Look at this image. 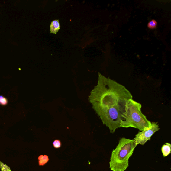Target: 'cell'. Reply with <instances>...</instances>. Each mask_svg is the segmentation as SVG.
I'll list each match as a JSON object with an SVG mask.
<instances>
[{
	"mask_svg": "<svg viewBox=\"0 0 171 171\" xmlns=\"http://www.w3.org/2000/svg\"><path fill=\"white\" fill-rule=\"evenodd\" d=\"M161 151L164 157L168 156L170 153L171 151V145L170 143H166L161 147Z\"/></svg>",
	"mask_w": 171,
	"mask_h": 171,
	"instance_id": "52a82bcc",
	"label": "cell"
},
{
	"mask_svg": "<svg viewBox=\"0 0 171 171\" xmlns=\"http://www.w3.org/2000/svg\"><path fill=\"white\" fill-rule=\"evenodd\" d=\"M60 28V24L58 20L53 21L50 25V33L56 34Z\"/></svg>",
	"mask_w": 171,
	"mask_h": 171,
	"instance_id": "8992f818",
	"label": "cell"
},
{
	"mask_svg": "<svg viewBox=\"0 0 171 171\" xmlns=\"http://www.w3.org/2000/svg\"><path fill=\"white\" fill-rule=\"evenodd\" d=\"M142 105L132 99L126 103V112L122 117L120 127L125 128L132 127L142 131L145 128H150L151 122L142 113Z\"/></svg>",
	"mask_w": 171,
	"mask_h": 171,
	"instance_id": "3957f363",
	"label": "cell"
},
{
	"mask_svg": "<svg viewBox=\"0 0 171 171\" xmlns=\"http://www.w3.org/2000/svg\"><path fill=\"white\" fill-rule=\"evenodd\" d=\"M157 23L156 20H153L150 21L147 24V27L150 29H156L157 27Z\"/></svg>",
	"mask_w": 171,
	"mask_h": 171,
	"instance_id": "9c48e42d",
	"label": "cell"
},
{
	"mask_svg": "<svg viewBox=\"0 0 171 171\" xmlns=\"http://www.w3.org/2000/svg\"><path fill=\"white\" fill-rule=\"evenodd\" d=\"M8 100L6 98L0 96V104L3 106L7 105L8 103Z\"/></svg>",
	"mask_w": 171,
	"mask_h": 171,
	"instance_id": "8fae6325",
	"label": "cell"
},
{
	"mask_svg": "<svg viewBox=\"0 0 171 171\" xmlns=\"http://www.w3.org/2000/svg\"><path fill=\"white\" fill-rule=\"evenodd\" d=\"M0 167L2 171H11L10 168L0 161Z\"/></svg>",
	"mask_w": 171,
	"mask_h": 171,
	"instance_id": "30bf717a",
	"label": "cell"
},
{
	"mask_svg": "<svg viewBox=\"0 0 171 171\" xmlns=\"http://www.w3.org/2000/svg\"><path fill=\"white\" fill-rule=\"evenodd\" d=\"M39 164L40 166H43L49 161V158L47 155H40L38 157Z\"/></svg>",
	"mask_w": 171,
	"mask_h": 171,
	"instance_id": "ba28073f",
	"label": "cell"
},
{
	"mask_svg": "<svg viewBox=\"0 0 171 171\" xmlns=\"http://www.w3.org/2000/svg\"><path fill=\"white\" fill-rule=\"evenodd\" d=\"M126 104H118L101 111L97 113L103 124L114 134L117 129L120 127L122 117L126 112Z\"/></svg>",
	"mask_w": 171,
	"mask_h": 171,
	"instance_id": "277c9868",
	"label": "cell"
},
{
	"mask_svg": "<svg viewBox=\"0 0 171 171\" xmlns=\"http://www.w3.org/2000/svg\"><path fill=\"white\" fill-rule=\"evenodd\" d=\"M53 146L56 148H58L61 146V142L59 140H56L53 142Z\"/></svg>",
	"mask_w": 171,
	"mask_h": 171,
	"instance_id": "7c38bea8",
	"label": "cell"
},
{
	"mask_svg": "<svg viewBox=\"0 0 171 171\" xmlns=\"http://www.w3.org/2000/svg\"><path fill=\"white\" fill-rule=\"evenodd\" d=\"M160 129L157 122H151V125L150 128H145L143 131H139L135 135L134 139L135 140L136 145L139 144L144 145L148 141H150L152 136Z\"/></svg>",
	"mask_w": 171,
	"mask_h": 171,
	"instance_id": "5b68a950",
	"label": "cell"
},
{
	"mask_svg": "<svg viewBox=\"0 0 171 171\" xmlns=\"http://www.w3.org/2000/svg\"><path fill=\"white\" fill-rule=\"evenodd\" d=\"M137 146L134 139L120 138L116 148L112 152L109 162L112 171H124L129 166V160Z\"/></svg>",
	"mask_w": 171,
	"mask_h": 171,
	"instance_id": "7a4b0ae2",
	"label": "cell"
},
{
	"mask_svg": "<svg viewBox=\"0 0 171 171\" xmlns=\"http://www.w3.org/2000/svg\"><path fill=\"white\" fill-rule=\"evenodd\" d=\"M96 86L91 92L89 100L97 114L104 109L118 104L125 103L133 96L123 85L98 73Z\"/></svg>",
	"mask_w": 171,
	"mask_h": 171,
	"instance_id": "6da1fadb",
	"label": "cell"
}]
</instances>
